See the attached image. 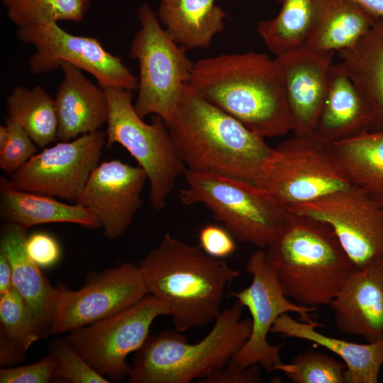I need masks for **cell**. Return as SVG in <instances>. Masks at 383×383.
I'll return each mask as SVG.
<instances>
[{
    "label": "cell",
    "mask_w": 383,
    "mask_h": 383,
    "mask_svg": "<svg viewBox=\"0 0 383 383\" xmlns=\"http://www.w3.org/2000/svg\"><path fill=\"white\" fill-rule=\"evenodd\" d=\"M243 308L235 300L221 311L209 333L194 344L176 330L149 335L130 365L128 382L189 383L222 369L250 334L252 321L241 318Z\"/></svg>",
    "instance_id": "cell-5"
},
{
    "label": "cell",
    "mask_w": 383,
    "mask_h": 383,
    "mask_svg": "<svg viewBox=\"0 0 383 383\" xmlns=\"http://www.w3.org/2000/svg\"><path fill=\"white\" fill-rule=\"evenodd\" d=\"M138 267L148 294L165 306L174 330L181 333L214 322L227 285L240 274L223 259L168 233Z\"/></svg>",
    "instance_id": "cell-3"
},
{
    "label": "cell",
    "mask_w": 383,
    "mask_h": 383,
    "mask_svg": "<svg viewBox=\"0 0 383 383\" xmlns=\"http://www.w3.org/2000/svg\"><path fill=\"white\" fill-rule=\"evenodd\" d=\"M9 130L7 126H0V149H1L7 143L9 139Z\"/></svg>",
    "instance_id": "cell-41"
},
{
    "label": "cell",
    "mask_w": 383,
    "mask_h": 383,
    "mask_svg": "<svg viewBox=\"0 0 383 383\" xmlns=\"http://www.w3.org/2000/svg\"><path fill=\"white\" fill-rule=\"evenodd\" d=\"M246 270L252 282L246 288L230 293V296L246 307L251 316V332L247 341L228 363L244 369L257 365L267 372L281 364L282 345H272L267 335L276 320L289 312L296 313L300 321H313L311 313L318 308L296 304L284 294L272 268L267 262L265 250L251 254Z\"/></svg>",
    "instance_id": "cell-10"
},
{
    "label": "cell",
    "mask_w": 383,
    "mask_h": 383,
    "mask_svg": "<svg viewBox=\"0 0 383 383\" xmlns=\"http://www.w3.org/2000/svg\"><path fill=\"white\" fill-rule=\"evenodd\" d=\"M187 170L259 185L274 148L187 84L167 124Z\"/></svg>",
    "instance_id": "cell-2"
},
{
    "label": "cell",
    "mask_w": 383,
    "mask_h": 383,
    "mask_svg": "<svg viewBox=\"0 0 383 383\" xmlns=\"http://www.w3.org/2000/svg\"><path fill=\"white\" fill-rule=\"evenodd\" d=\"M60 68L64 77L54 99L57 138L70 141L99 131L107 122L108 108L104 89L86 78L82 70L66 62Z\"/></svg>",
    "instance_id": "cell-20"
},
{
    "label": "cell",
    "mask_w": 383,
    "mask_h": 383,
    "mask_svg": "<svg viewBox=\"0 0 383 383\" xmlns=\"http://www.w3.org/2000/svg\"><path fill=\"white\" fill-rule=\"evenodd\" d=\"M377 18L354 0H316L313 28L303 45L335 52L351 48Z\"/></svg>",
    "instance_id": "cell-25"
},
{
    "label": "cell",
    "mask_w": 383,
    "mask_h": 383,
    "mask_svg": "<svg viewBox=\"0 0 383 383\" xmlns=\"http://www.w3.org/2000/svg\"><path fill=\"white\" fill-rule=\"evenodd\" d=\"M189 84L201 96L265 138L293 131L283 72L276 57L247 52L194 62Z\"/></svg>",
    "instance_id": "cell-1"
},
{
    "label": "cell",
    "mask_w": 383,
    "mask_h": 383,
    "mask_svg": "<svg viewBox=\"0 0 383 383\" xmlns=\"http://www.w3.org/2000/svg\"><path fill=\"white\" fill-rule=\"evenodd\" d=\"M288 209L329 224L356 269L383 260V206L360 187L351 185Z\"/></svg>",
    "instance_id": "cell-14"
},
{
    "label": "cell",
    "mask_w": 383,
    "mask_h": 383,
    "mask_svg": "<svg viewBox=\"0 0 383 383\" xmlns=\"http://www.w3.org/2000/svg\"><path fill=\"white\" fill-rule=\"evenodd\" d=\"M184 175L181 201L206 206L238 241L265 250L289 220L287 206L258 185L209 172L187 170Z\"/></svg>",
    "instance_id": "cell-6"
},
{
    "label": "cell",
    "mask_w": 383,
    "mask_h": 383,
    "mask_svg": "<svg viewBox=\"0 0 383 383\" xmlns=\"http://www.w3.org/2000/svg\"><path fill=\"white\" fill-rule=\"evenodd\" d=\"M16 36L35 48L28 62L34 74L52 72L66 62L93 75L102 88L138 89V77L96 38L70 34L57 22L18 28Z\"/></svg>",
    "instance_id": "cell-13"
},
{
    "label": "cell",
    "mask_w": 383,
    "mask_h": 383,
    "mask_svg": "<svg viewBox=\"0 0 383 383\" xmlns=\"http://www.w3.org/2000/svg\"><path fill=\"white\" fill-rule=\"evenodd\" d=\"M376 18H383V0H354Z\"/></svg>",
    "instance_id": "cell-40"
},
{
    "label": "cell",
    "mask_w": 383,
    "mask_h": 383,
    "mask_svg": "<svg viewBox=\"0 0 383 383\" xmlns=\"http://www.w3.org/2000/svg\"><path fill=\"white\" fill-rule=\"evenodd\" d=\"M103 89L108 108L106 147L117 143L126 148L147 174L150 204L162 210L176 180L187 170L169 128L157 115L151 123L143 121L132 103V90Z\"/></svg>",
    "instance_id": "cell-7"
},
{
    "label": "cell",
    "mask_w": 383,
    "mask_h": 383,
    "mask_svg": "<svg viewBox=\"0 0 383 383\" xmlns=\"http://www.w3.org/2000/svg\"><path fill=\"white\" fill-rule=\"evenodd\" d=\"M216 0H160L157 15L172 38L187 50L207 49L225 28L226 12Z\"/></svg>",
    "instance_id": "cell-24"
},
{
    "label": "cell",
    "mask_w": 383,
    "mask_h": 383,
    "mask_svg": "<svg viewBox=\"0 0 383 383\" xmlns=\"http://www.w3.org/2000/svg\"><path fill=\"white\" fill-rule=\"evenodd\" d=\"M0 216L5 223L26 229L50 223L101 228L96 216L79 204H65L50 196L16 189L4 177L0 179Z\"/></svg>",
    "instance_id": "cell-23"
},
{
    "label": "cell",
    "mask_w": 383,
    "mask_h": 383,
    "mask_svg": "<svg viewBox=\"0 0 383 383\" xmlns=\"http://www.w3.org/2000/svg\"><path fill=\"white\" fill-rule=\"evenodd\" d=\"M6 108V117L21 126L37 146L44 148L57 139L54 99L41 86L15 87L7 98Z\"/></svg>",
    "instance_id": "cell-29"
},
{
    "label": "cell",
    "mask_w": 383,
    "mask_h": 383,
    "mask_svg": "<svg viewBox=\"0 0 383 383\" xmlns=\"http://www.w3.org/2000/svg\"><path fill=\"white\" fill-rule=\"evenodd\" d=\"M335 51L304 45L277 57L280 62L296 136L312 134L324 101Z\"/></svg>",
    "instance_id": "cell-17"
},
{
    "label": "cell",
    "mask_w": 383,
    "mask_h": 383,
    "mask_svg": "<svg viewBox=\"0 0 383 383\" xmlns=\"http://www.w3.org/2000/svg\"><path fill=\"white\" fill-rule=\"evenodd\" d=\"M337 66L372 103L383 120V18L351 48L338 51Z\"/></svg>",
    "instance_id": "cell-27"
},
{
    "label": "cell",
    "mask_w": 383,
    "mask_h": 383,
    "mask_svg": "<svg viewBox=\"0 0 383 383\" xmlns=\"http://www.w3.org/2000/svg\"><path fill=\"white\" fill-rule=\"evenodd\" d=\"M260 366L253 365L244 369L228 363L224 367L198 382L201 383H260L262 382Z\"/></svg>",
    "instance_id": "cell-38"
},
{
    "label": "cell",
    "mask_w": 383,
    "mask_h": 383,
    "mask_svg": "<svg viewBox=\"0 0 383 383\" xmlns=\"http://www.w3.org/2000/svg\"><path fill=\"white\" fill-rule=\"evenodd\" d=\"M351 185L338 165L331 143L311 134L294 135L274 148L258 186L288 207Z\"/></svg>",
    "instance_id": "cell-9"
},
{
    "label": "cell",
    "mask_w": 383,
    "mask_h": 383,
    "mask_svg": "<svg viewBox=\"0 0 383 383\" xmlns=\"http://www.w3.org/2000/svg\"><path fill=\"white\" fill-rule=\"evenodd\" d=\"M148 294L138 265L89 273L79 289L55 288L48 335L69 333L114 315Z\"/></svg>",
    "instance_id": "cell-12"
},
{
    "label": "cell",
    "mask_w": 383,
    "mask_h": 383,
    "mask_svg": "<svg viewBox=\"0 0 383 383\" xmlns=\"http://www.w3.org/2000/svg\"><path fill=\"white\" fill-rule=\"evenodd\" d=\"M9 20L17 28L49 22L82 21L89 0H1Z\"/></svg>",
    "instance_id": "cell-31"
},
{
    "label": "cell",
    "mask_w": 383,
    "mask_h": 383,
    "mask_svg": "<svg viewBox=\"0 0 383 383\" xmlns=\"http://www.w3.org/2000/svg\"><path fill=\"white\" fill-rule=\"evenodd\" d=\"M12 272L9 260L5 252L0 249V294L12 287Z\"/></svg>",
    "instance_id": "cell-39"
},
{
    "label": "cell",
    "mask_w": 383,
    "mask_h": 383,
    "mask_svg": "<svg viewBox=\"0 0 383 383\" xmlns=\"http://www.w3.org/2000/svg\"><path fill=\"white\" fill-rule=\"evenodd\" d=\"M0 362L21 361L28 349L42 336L34 314L13 287L0 294Z\"/></svg>",
    "instance_id": "cell-30"
},
{
    "label": "cell",
    "mask_w": 383,
    "mask_h": 383,
    "mask_svg": "<svg viewBox=\"0 0 383 383\" xmlns=\"http://www.w3.org/2000/svg\"><path fill=\"white\" fill-rule=\"evenodd\" d=\"M162 315H168L165 306L148 294L134 305L70 331L65 338L98 373L118 381L130 372L128 355L143 345L152 322Z\"/></svg>",
    "instance_id": "cell-11"
},
{
    "label": "cell",
    "mask_w": 383,
    "mask_h": 383,
    "mask_svg": "<svg viewBox=\"0 0 383 383\" xmlns=\"http://www.w3.org/2000/svg\"><path fill=\"white\" fill-rule=\"evenodd\" d=\"M57 360L53 377L72 383H109L77 352L65 338H57L48 345Z\"/></svg>",
    "instance_id": "cell-33"
},
{
    "label": "cell",
    "mask_w": 383,
    "mask_h": 383,
    "mask_svg": "<svg viewBox=\"0 0 383 383\" xmlns=\"http://www.w3.org/2000/svg\"><path fill=\"white\" fill-rule=\"evenodd\" d=\"M382 369H383V366H382Z\"/></svg>",
    "instance_id": "cell-42"
},
{
    "label": "cell",
    "mask_w": 383,
    "mask_h": 383,
    "mask_svg": "<svg viewBox=\"0 0 383 383\" xmlns=\"http://www.w3.org/2000/svg\"><path fill=\"white\" fill-rule=\"evenodd\" d=\"M106 132L96 131L60 141L36 153L10 176L16 189L76 203L106 146Z\"/></svg>",
    "instance_id": "cell-15"
},
{
    "label": "cell",
    "mask_w": 383,
    "mask_h": 383,
    "mask_svg": "<svg viewBox=\"0 0 383 383\" xmlns=\"http://www.w3.org/2000/svg\"><path fill=\"white\" fill-rule=\"evenodd\" d=\"M328 306L341 333L367 342L383 339V260L355 269Z\"/></svg>",
    "instance_id": "cell-18"
},
{
    "label": "cell",
    "mask_w": 383,
    "mask_h": 383,
    "mask_svg": "<svg viewBox=\"0 0 383 383\" xmlns=\"http://www.w3.org/2000/svg\"><path fill=\"white\" fill-rule=\"evenodd\" d=\"M382 128L383 120L374 106L349 77L333 64L312 134L333 143Z\"/></svg>",
    "instance_id": "cell-19"
},
{
    "label": "cell",
    "mask_w": 383,
    "mask_h": 383,
    "mask_svg": "<svg viewBox=\"0 0 383 383\" xmlns=\"http://www.w3.org/2000/svg\"><path fill=\"white\" fill-rule=\"evenodd\" d=\"M27 231L21 226L6 223L1 228L0 249L10 262L13 287L34 314L43 335H48L55 288L26 252Z\"/></svg>",
    "instance_id": "cell-22"
},
{
    "label": "cell",
    "mask_w": 383,
    "mask_h": 383,
    "mask_svg": "<svg viewBox=\"0 0 383 383\" xmlns=\"http://www.w3.org/2000/svg\"><path fill=\"white\" fill-rule=\"evenodd\" d=\"M26 250L30 259L39 267L52 266L61 254L55 238L44 232H37L27 237Z\"/></svg>",
    "instance_id": "cell-37"
},
{
    "label": "cell",
    "mask_w": 383,
    "mask_h": 383,
    "mask_svg": "<svg viewBox=\"0 0 383 383\" xmlns=\"http://www.w3.org/2000/svg\"><path fill=\"white\" fill-rule=\"evenodd\" d=\"M148 180L145 170L118 160L104 161L92 171L77 204L98 219L106 238L123 235L141 207Z\"/></svg>",
    "instance_id": "cell-16"
},
{
    "label": "cell",
    "mask_w": 383,
    "mask_h": 383,
    "mask_svg": "<svg viewBox=\"0 0 383 383\" xmlns=\"http://www.w3.org/2000/svg\"><path fill=\"white\" fill-rule=\"evenodd\" d=\"M331 148L350 183L383 206V128L331 143Z\"/></svg>",
    "instance_id": "cell-26"
},
{
    "label": "cell",
    "mask_w": 383,
    "mask_h": 383,
    "mask_svg": "<svg viewBox=\"0 0 383 383\" xmlns=\"http://www.w3.org/2000/svg\"><path fill=\"white\" fill-rule=\"evenodd\" d=\"M57 365V358L49 353L35 363L1 369L0 382L48 383L53 377Z\"/></svg>",
    "instance_id": "cell-35"
},
{
    "label": "cell",
    "mask_w": 383,
    "mask_h": 383,
    "mask_svg": "<svg viewBox=\"0 0 383 383\" xmlns=\"http://www.w3.org/2000/svg\"><path fill=\"white\" fill-rule=\"evenodd\" d=\"M265 252L286 296L310 307L329 305L356 269L329 224L292 212Z\"/></svg>",
    "instance_id": "cell-4"
},
{
    "label": "cell",
    "mask_w": 383,
    "mask_h": 383,
    "mask_svg": "<svg viewBox=\"0 0 383 383\" xmlns=\"http://www.w3.org/2000/svg\"><path fill=\"white\" fill-rule=\"evenodd\" d=\"M5 123L9 135L6 144L0 149V168L11 176L37 153V145L18 123L7 117Z\"/></svg>",
    "instance_id": "cell-34"
},
{
    "label": "cell",
    "mask_w": 383,
    "mask_h": 383,
    "mask_svg": "<svg viewBox=\"0 0 383 383\" xmlns=\"http://www.w3.org/2000/svg\"><path fill=\"white\" fill-rule=\"evenodd\" d=\"M199 246L208 255L224 259L231 256L236 249L235 238L223 226L206 224L198 235Z\"/></svg>",
    "instance_id": "cell-36"
},
{
    "label": "cell",
    "mask_w": 383,
    "mask_h": 383,
    "mask_svg": "<svg viewBox=\"0 0 383 383\" xmlns=\"http://www.w3.org/2000/svg\"><path fill=\"white\" fill-rule=\"evenodd\" d=\"M346 365L325 353L309 350L295 356L289 363L278 365L294 383H345Z\"/></svg>",
    "instance_id": "cell-32"
},
{
    "label": "cell",
    "mask_w": 383,
    "mask_h": 383,
    "mask_svg": "<svg viewBox=\"0 0 383 383\" xmlns=\"http://www.w3.org/2000/svg\"><path fill=\"white\" fill-rule=\"evenodd\" d=\"M318 322H304L288 313L281 315L270 333L301 339L321 346L343 360L346 365L345 383H377L383 366V339L360 344L333 338L316 330Z\"/></svg>",
    "instance_id": "cell-21"
},
{
    "label": "cell",
    "mask_w": 383,
    "mask_h": 383,
    "mask_svg": "<svg viewBox=\"0 0 383 383\" xmlns=\"http://www.w3.org/2000/svg\"><path fill=\"white\" fill-rule=\"evenodd\" d=\"M140 28L131 44L129 55L139 67L138 96L134 108L138 116L152 114L167 124L184 86L190 81L194 62L187 49L167 33L148 4L137 10Z\"/></svg>",
    "instance_id": "cell-8"
},
{
    "label": "cell",
    "mask_w": 383,
    "mask_h": 383,
    "mask_svg": "<svg viewBox=\"0 0 383 383\" xmlns=\"http://www.w3.org/2000/svg\"><path fill=\"white\" fill-rule=\"evenodd\" d=\"M281 4L277 16L258 23L257 31L276 57L302 45L314 25L316 0H277Z\"/></svg>",
    "instance_id": "cell-28"
}]
</instances>
